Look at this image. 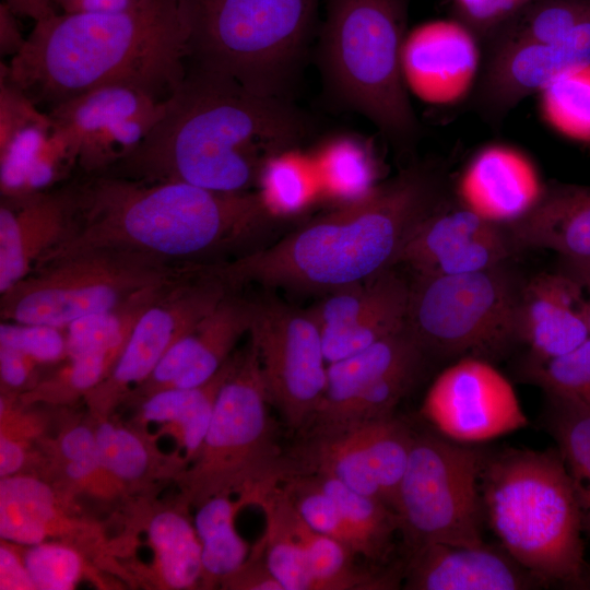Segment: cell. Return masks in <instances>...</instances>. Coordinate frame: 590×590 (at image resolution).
Instances as JSON below:
<instances>
[{"instance_id": "cell-1", "label": "cell", "mask_w": 590, "mask_h": 590, "mask_svg": "<svg viewBox=\"0 0 590 590\" xmlns=\"http://www.w3.org/2000/svg\"><path fill=\"white\" fill-rule=\"evenodd\" d=\"M310 119L287 97L255 92L188 61L185 78L144 140L111 169L145 181H181L244 192L274 156L311 132Z\"/></svg>"}, {"instance_id": "cell-2", "label": "cell", "mask_w": 590, "mask_h": 590, "mask_svg": "<svg viewBox=\"0 0 590 590\" xmlns=\"http://www.w3.org/2000/svg\"><path fill=\"white\" fill-rule=\"evenodd\" d=\"M188 60L184 0H141L119 12H60L35 22L21 51L0 69L50 110L114 84L167 99L185 78Z\"/></svg>"}, {"instance_id": "cell-3", "label": "cell", "mask_w": 590, "mask_h": 590, "mask_svg": "<svg viewBox=\"0 0 590 590\" xmlns=\"http://www.w3.org/2000/svg\"><path fill=\"white\" fill-rule=\"evenodd\" d=\"M447 196L439 168L417 163L221 271L234 286L326 294L398 264L412 234Z\"/></svg>"}, {"instance_id": "cell-4", "label": "cell", "mask_w": 590, "mask_h": 590, "mask_svg": "<svg viewBox=\"0 0 590 590\" xmlns=\"http://www.w3.org/2000/svg\"><path fill=\"white\" fill-rule=\"evenodd\" d=\"M71 189V229L37 267L101 250L164 261L197 255L258 232L272 214L260 193L220 192L181 181L99 174Z\"/></svg>"}, {"instance_id": "cell-5", "label": "cell", "mask_w": 590, "mask_h": 590, "mask_svg": "<svg viewBox=\"0 0 590 590\" xmlns=\"http://www.w3.org/2000/svg\"><path fill=\"white\" fill-rule=\"evenodd\" d=\"M480 492L484 519L512 558L543 586L581 589L582 517L557 448L486 453Z\"/></svg>"}, {"instance_id": "cell-6", "label": "cell", "mask_w": 590, "mask_h": 590, "mask_svg": "<svg viewBox=\"0 0 590 590\" xmlns=\"http://www.w3.org/2000/svg\"><path fill=\"white\" fill-rule=\"evenodd\" d=\"M408 0H327L319 58L330 94L400 152L421 135L402 72Z\"/></svg>"}, {"instance_id": "cell-7", "label": "cell", "mask_w": 590, "mask_h": 590, "mask_svg": "<svg viewBox=\"0 0 590 590\" xmlns=\"http://www.w3.org/2000/svg\"><path fill=\"white\" fill-rule=\"evenodd\" d=\"M319 0H184L189 62L287 97Z\"/></svg>"}, {"instance_id": "cell-8", "label": "cell", "mask_w": 590, "mask_h": 590, "mask_svg": "<svg viewBox=\"0 0 590 590\" xmlns=\"http://www.w3.org/2000/svg\"><path fill=\"white\" fill-rule=\"evenodd\" d=\"M268 404L258 352L250 339L245 351L233 357L197 456L176 477L186 502L198 506L217 495L251 493L280 482L284 451Z\"/></svg>"}, {"instance_id": "cell-9", "label": "cell", "mask_w": 590, "mask_h": 590, "mask_svg": "<svg viewBox=\"0 0 590 590\" xmlns=\"http://www.w3.org/2000/svg\"><path fill=\"white\" fill-rule=\"evenodd\" d=\"M203 267H174L143 255L101 250L68 258L1 293L2 321L66 328L153 290L172 287Z\"/></svg>"}, {"instance_id": "cell-10", "label": "cell", "mask_w": 590, "mask_h": 590, "mask_svg": "<svg viewBox=\"0 0 590 590\" xmlns=\"http://www.w3.org/2000/svg\"><path fill=\"white\" fill-rule=\"evenodd\" d=\"M521 288L504 263L462 274L415 275L406 328L425 354L497 355L518 340Z\"/></svg>"}, {"instance_id": "cell-11", "label": "cell", "mask_w": 590, "mask_h": 590, "mask_svg": "<svg viewBox=\"0 0 590 590\" xmlns=\"http://www.w3.org/2000/svg\"><path fill=\"white\" fill-rule=\"evenodd\" d=\"M485 456L440 433L414 434L396 507L409 552L430 543H483Z\"/></svg>"}, {"instance_id": "cell-12", "label": "cell", "mask_w": 590, "mask_h": 590, "mask_svg": "<svg viewBox=\"0 0 590 590\" xmlns=\"http://www.w3.org/2000/svg\"><path fill=\"white\" fill-rule=\"evenodd\" d=\"M284 451L283 477L324 474L396 511L398 492L408 463L414 433L394 414L303 433ZM281 479V480H282Z\"/></svg>"}, {"instance_id": "cell-13", "label": "cell", "mask_w": 590, "mask_h": 590, "mask_svg": "<svg viewBox=\"0 0 590 590\" xmlns=\"http://www.w3.org/2000/svg\"><path fill=\"white\" fill-rule=\"evenodd\" d=\"M269 403L288 429L303 433L314 418L327 380L321 333L308 310L274 296L253 299L249 331Z\"/></svg>"}, {"instance_id": "cell-14", "label": "cell", "mask_w": 590, "mask_h": 590, "mask_svg": "<svg viewBox=\"0 0 590 590\" xmlns=\"http://www.w3.org/2000/svg\"><path fill=\"white\" fill-rule=\"evenodd\" d=\"M220 266L169 288L138 318L109 375L83 399L93 420L107 418L152 374L168 349L232 292Z\"/></svg>"}, {"instance_id": "cell-15", "label": "cell", "mask_w": 590, "mask_h": 590, "mask_svg": "<svg viewBox=\"0 0 590 590\" xmlns=\"http://www.w3.org/2000/svg\"><path fill=\"white\" fill-rule=\"evenodd\" d=\"M166 101L137 86L114 84L70 98L48 113L70 137L79 166L99 175L137 149L162 117Z\"/></svg>"}, {"instance_id": "cell-16", "label": "cell", "mask_w": 590, "mask_h": 590, "mask_svg": "<svg viewBox=\"0 0 590 590\" xmlns=\"http://www.w3.org/2000/svg\"><path fill=\"white\" fill-rule=\"evenodd\" d=\"M423 413L441 435L482 442L523 428L528 418L509 380L488 361L467 356L434 381Z\"/></svg>"}, {"instance_id": "cell-17", "label": "cell", "mask_w": 590, "mask_h": 590, "mask_svg": "<svg viewBox=\"0 0 590 590\" xmlns=\"http://www.w3.org/2000/svg\"><path fill=\"white\" fill-rule=\"evenodd\" d=\"M590 64V23L552 42H523L483 51L472 107L498 126L522 99Z\"/></svg>"}, {"instance_id": "cell-18", "label": "cell", "mask_w": 590, "mask_h": 590, "mask_svg": "<svg viewBox=\"0 0 590 590\" xmlns=\"http://www.w3.org/2000/svg\"><path fill=\"white\" fill-rule=\"evenodd\" d=\"M326 294L308 312L319 327L328 364L406 327L410 283L392 268Z\"/></svg>"}, {"instance_id": "cell-19", "label": "cell", "mask_w": 590, "mask_h": 590, "mask_svg": "<svg viewBox=\"0 0 590 590\" xmlns=\"http://www.w3.org/2000/svg\"><path fill=\"white\" fill-rule=\"evenodd\" d=\"M505 225L475 214L447 196L417 226L399 263L415 275H453L503 264L516 250Z\"/></svg>"}, {"instance_id": "cell-20", "label": "cell", "mask_w": 590, "mask_h": 590, "mask_svg": "<svg viewBox=\"0 0 590 590\" xmlns=\"http://www.w3.org/2000/svg\"><path fill=\"white\" fill-rule=\"evenodd\" d=\"M78 164L68 133L26 96L0 106L2 197H22L51 185Z\"/></svg>"}, {"instance_id": "cell-21", "label": "cell", "mask_w": 590, "mask_h": 590, "mask_svg": "<svg viewBox=\"0 0 590 590\" xmlns=\"http://www.w3.org/2000/svg\"><path fill=\"white\" fill-rule=\"evenodd\" d=\"M72 494L26 472L1 477V540L22 546L62 542L84 554L97 552L104 546V533L97 523L79 515Z\"/></svg>"}, {"instance_id": "cell-22", "label": "cell", "mask_w": 590, "mask_h": 590, "mask_svg": "<svg viewBox=\"0 0 590 590\" xmlns=\"http://www.w3.org/2000/svg\"><path fill=\"white\" fill-rule=\"evenodd\" d=\"M252 315L253 299L228 293L168 349L132 394L144 399L156 391L193 388L208 382L232 357L239 339L249 333Z\"/></svg>"}, {"instance_id": "cell-23", "label": "cell", "mask_w": 590, "mask_h": 590, "mask_svg": "<svg viewBox=\"0 0 590 590\" xmlns=\"http://www.w3.org/2000/svg\"><path fill=\"white\" fill-rule=\"evenodd\" d=\"M480 44L458 21H433L405 36L402 72L406 87L430 104H453L475 84Z\"/></svg>"}, {"instance_id": "cell-24", "label": "cell", "mask_w": 590, "mask_h": 590, "mask_svg": "<svg viewBox=\"0 0 590 590\" xmlns=\"http://www.w3.org/2000/svg\"><path fill=\"white\" fill-rule=\"evenodd\" d=\"M411 590H520L543 586L507 551L483 543H430L409 552L403 569Z\"/></svg>"}, {"instance_id": "cell-25", "label": "cell", "mask_w": 590, "mask_h": 590, "mask_svg": "<svg viewBox=\"0 0 590 590\" xmlns=\"http://www.w3.org/2000/svg\"><path fill=\"white\" fill-rule=\"evenodd\" d=\"M72 189L2 197L0 205V294L30 275L34 263L69 234Z\"/></svg>"}, {"instance_id": "cell-26", "label": "cell", "mask_w": 590, "mask_h": 590, "mask_svg": "<svg viewBox=\"0 0 590 590\" xmlns=\"http://www.w3.org/2000/svg\"><path fill=\"white\" fill-rule=\"evenodd\" d=\"M583 288L565 273H541L524 283L518 307V339L531 351L529 363L567 354L590 338Z\"/></svg>"}, {"instance_id": "cell-27", "label": "cell", "mask_w": 590, "mask_h": 590, "mask_svg": "<svg viewBox=\"0 0 590 590\" xmlns=\"http://www.w3.org/2000/svg\"><path fill=\"white\" fill-rule=\"evenodd\" d=\"M545 185L531 160L519 150L494 144L473 156L457 185V199L481 217L510 224L540 200Z\"/></svg>"}, {"instance_id": "cell-28", "label": "cell", "mask_w": 590, "mask_h": 590, "mask_svg": "<svg viewBox=\"0 0 590 590\" xmlns=\"http://www.w3.org/2000/svg\"><path fill=\"white\" fill-rule=\"evenodd\" d=\"M255 505L271 510L304 548L314 590L397 589L401 574L396 569H368L340 542L314 530L298 514L284 487L271 483L261 488Z\"/></svg>"}, {"instance_id": "cell-29", "label": "cell", "mask_w": 590, "mask_h": 590, "mask_svg": "<svg viewBox=\"0 0 590 590\" xmlns=\"http://www.w3.org/2000/svg\"><path fill=\"white\" fill-rule=\"evenodd\" d=\"M516 248H543L566 260L590 259V186H545L536 204L505 225Z\"/></svg>"}, {"instance_id": "cell-30", "label": "cell", "mask_w": 590, "mask_h": 590, "mask_svg": "<svg viewBox=\"0 0 590 590\" xmlns=\"http://www.w3.org/2000/svg\"><path fill=\"white\" fill-rule=\"evenodd\" d=\"M424 356L405 327L351 356L329 363L322 399L305 430L331 423L363 392L399 370L422 365Z\"/></svg>"}, {"instance_id": "cell-31", "label": "cell", "mask_w": 590, "mask_h": 590, "mask_svg": "<svg viewBox=\"0 0 590 590\" xmlns=\"http://www.w3.org/2000/svg\"><path fill=\"white\" fill-rule=\"evenodd\" d=\"M233 357L201 386L165 389L142 399L138 415L140 422L162 425L175 438L182 452L185 468L194 459L202 445L216 396L232 368Z\"/></svg>"}, {"instance_id": "cell-32", "label": "cell", "mask_w": 590, "mask_h": 590, "mask_svg": "<svg viewBox=\"0 0 590 590\" xmlns=\"http://www.w3.org/2000/svg\"><path fill=\"white\" fill-rule=\"evenodd\" d=\"M93 425L102 463L125 492L170 475L176 479L185 469L180 459L158 452L151 439L133 428L108 417L94 420Z\"/></svg>"}, {"instance_id": "cell-33", "label": "cell", "mask_w": 590, "mask_h": 590, "mask_svg": "<svg viewBox=\"0 0 590 590\" xmlns=\"http://www.w3.org/2000/svg\"><path fill=\"white\" fill-rule=\"evenodd\" d=\"M229 497L217 495L197 506L193 526L201 544L203 588L220 585L249 556L246 542L236 531L235 518L241 507L253 505V495L240 494L235 500Z\"/></svg>"}, {"instance_id": "cell-34", "label": "cell", "mask_w": 590, "mask_h": 590, "mask_svg": "<svg viewBox=\"0 0 590 590\" xmlns=\"http://www.w3.org/2000/svg\"><path fill=\"white\" fill-rule=\"evenodd\" d=\"M146 532L154 551V569L163 586L175 590L201 586V544L185 511L179 507L155 511Z\"/></svg>"}, {"instance_id": "cell-35", "label": "cell", "mask_w": 590, "mask_h": 590, "mask_svg": "<svg viewBox=\"0 0 590 590\" xmlns=\"http://www.w3.org/2000/svg\"><path fill=\"white\" fill-rule=\"evenodd\" d=\"M544 426L556 442L590 538V410L560 396L546 394Z\"/></svg>"}, {"instance_id": "cell-36", "label": "cell", "mask_w": 590, "mask_h": 590, "mask_svg": "<svg viewBox=\"0 0 590 590\" xmlns=\"http://www.w3.org/2000/svg\"><path fill=\"white\" fill-rule=\"evenodd\" d=\"M279 483L287 492L300 517L314 530L340 542L354 555L371 564L387 560L389 554L356 528L310 475H290Z\"/></svg>"}, {"instance_id": "cell-37", "label": "cell", "mask_w": 590, "mask_h": 590, "mask_svg": "<svg viewBox=\"0 0 590 590\" xmlns=\"http://www.w3.org/2000/svg\"><path fill=\"white\" fill-rule=\"evenodd\" d=\"M589 23L590 0H530L482 44V50L556 40Z\"/></svg>"}, {"instance_id": "cell-38", "label": "cell", "mask_w": 590, "mask_h": 590, "mask_svg": "<svg viewBox=\"0 0 590 590\" xmlns=\"http://www.w3.org/2000/svg\"><path fill=\"white\" fill-rule=\"evenodd\" d=\"M541 113L557 132L590 142V64L557 78L543 88Z\"/></svg>"}, {"instance_id": "cell-39", "label": "cell", "mask_w": 590, "mask_h": 590, "mask_svg": "<svg viewBox=\"0 0 590 590\" xmlns=\"http://www.w3.org/2000/svg\"><path fill=\"white\" fill-rule=\"evenodd\" d=\"M308 475L335 500L356 528L387 554L391 553L392 538L400 528L399 517L391 507L377 498L356 492L332 476L318 473Z\"/></svg>"}, {"instance_id": "cell-40", "label": "cell", "mask_w": 590, "mask_h": 590, "mask_svg": "<svg viewBox=\"0 0 590 590\" xmlns=\"http://www.w3.org/2000/svg\"><path fill=\"white\" fill-rule=\"evenodd\" d=\"M262 511L266 529L252 550L262 554L283 590H314V579L304 548L271 510Z\"/></svg>"}, {"instance_id": "cell-41", "label": "cell", "mask_w": 590, "mask_h": 590, "mask_svg": "<svg viewBox=\"0 0 590 590\" xmlns=\"http://www.w3.org/2000/svg\"><path fill=\"white\" fill-rule=\"evenodd\" d=\"M329 184L351 201L368 193L374 170L370 153L364 142L353 135H338L324 143L319 152Z\"/></svg>"}, {"instance_id": "cell-42", "label": "cell", "mask_w": 590, "mask_h": 590, "mask_svg": "<svg viewBox=\"0 0 590 590\" xmlns=\"http://www.w3.org/2000/svg\"><path fill=\"white\" fill-rule=\"evenodd\" d=\"M527 376L546 394L568 398L590 410V338L544 363H529Z\"/></svg>"}, {"instance_id": "cell-43", "label": "cell", "mask_w": 590, "mask_h": 590, "mask_svg": "<svg viewBox=\"0 0 590 590\" xmlns=\"http://www.w3.org/2000/svg\"><path fill=\"white\" fill-rule=\"evenodd\" d=\"M35 590H70L86 570L84 553L67 543L42 542L23 552Z\"/></svg>"}, {"instance_id": "cell-44", "label": "cell", "mask_w": 590, "mask_h": 590, "mask_svg": "<svg viewBox=\"0 0 590 590\" xmlns=\"http://www.w3.org/2000/svg\"><path fill=\"white\" fill-rule=\"evenodd\" d=\"M259 179L263 185L259 193L271 210H295L312 193V180L306 162L292 150L271 158Z\"/></svg>"}, {"instance_id": "cell-45", "label": "cell", "mask_w": 590, "mask_h": 590, "mask_svg": "<svg viewBox=\"0 0 590 590\" xmlns=\"http://www.w3.org/2000/svg\"><path fill=\"white\" fill-rule=\"evenodd\" d=\"M0 345L19 350L38 364L67 358L66 329L48 324L2 321Z\"/></svg>"}, {"instance_id": "cell-46", "label": "cell", "mask_w": 590, "mask_h": 590, "mask_svg": "<svg viewBox=\"0 0 590 590\" xmlns=\"http://www.w3.org/2000/svg\"><path fill=\"white\" fill-rule=\"evenodd\" d=\"M530 0H453V11L464 25L483 44L499 26L511 19Z\"/></svg>"}, {"instance_id": "cell-47", "label": "cell", "mask_w": 590, "mask_h": 590, "mask_svg": "<svg viewBox=\"0 0 590 590\" xmlns=\"http://www.w3.org/2000/svg\"><path fill=\"white\" fill-rule=\"evenodd\" d=\"M220 586L233 590H283L262 554L255 550L238 569L220 582Z\"/></svg>"}, {"instance_id": "cell-48", "label": "cell", "mask_w": 590, "mask_h": 590, "mask_svg": "<svg viewBox=\"0 0 590 590\" xmlns=\"http://www.w3.org/2000/svg\"><path fill=\"white\" fill-rule=\"evenodd\" d=\"M38 363L25 353L0 345V379L2 392L14 393L31 387V378ZM25 389V390H26Z\"/></svg>"}, {"instance_id": "cell-49", "label": "cell", "mask_w": 590, "mask_h": 590, "mask_svg": "<svg viewBox=\"0 0 590 590\" xmlns=\"http://www.w3.org/2000/svg\"><path fill=\"white\" fill-rule=\"evenodd\" d=\"M20 544L1 540L0 544V589L35 590L25 567Z\"/></svg>"}, {"instance_id": "cell-50", "label": "cell", "mask_w": 590, "mask_h": 590, "mask_svg": "<svg viewBox=\"0 0 590 590\" xmlns=\"http://www.w3.org/2000/svg\"><path fill=\"white\" fill-rule=\"evenodd\" d=\"M16 14L4 2L0 3V51L2 56L14 57L23 48L26 38L23 37L15 19Z\"/></svg>"}, {"instance_id": "cell-51", "label": "cell", "mask_w": 590, "mask_h": 590, "mask_svg": "<svg viewBox=\"0 0 590 590\" xmlns=\"http://www.w3.org/2000/svg\"><path fill=\"white\" fill-rule=\"evenodd\" d=\"M16 15H22L35 22L55 15L57 9L51 0H3Z\"/></svg>"}, {"instance_id": "cell-52", "label": "cell", "mask_w": 590, "mask_h": 590, "mask_svg": "<svg viewBox=\"0 0 590 590\" xmlns=\"http://www.w3.org/2000/svg\"><path fill=\"white\" fill-rule=\"evenodd\" d=\"M576 282H578L583 290L587 291L588 297L586 303V316L587 323L590 333V259L589 260H566L564 259V271Z\"/></svg>"}, {"instance_id": "cell-53", "label": "cell", "mask_w": 590, "mask_h": 590, "mask_svg": "<svg viewBox=\"0 0 590 590\" xmlns=\"http://www.w3.org/2000/svg\"><path fill=\"white\" fill-rule=\"evenodd\" d=\"M55 8L59 9L60 12L67 13L70 8L79 0H51Z\"/></svg>"}, {"instance_id": "cell-54", "label": "cell", "mask_w": 590, "mask_h": 590, "mask_svg": "<svg viewBox=\"0 0 590 590\" xmlns=\"http://www.w3.org/2000/svg\"><path fill=\"white\" fill-rule=\"evenodd\" d=\"M582 590H590V563L586 562L583 573H582Z\"/></svg>"}]
</instances>
